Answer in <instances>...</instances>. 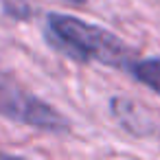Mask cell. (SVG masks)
Listing matches in <instances>:
<instances>
[{"label": "cell", "instance_id": "1", "mask_svg": "<svg viewBox=\"0 0 160 160\" xmlns=\"http://www.w3.org/2000/svg\"><path fill=\"white\" fill-rule=\"evenodd\" d=\"M46 42L81 64L94 62L129 72L132 64L136 62L134 51L116 33L70 13L53 11L46 16Z\"/></svg>", "mask_w": 160, "mask_h": 160}, {"label": "cell", "instance_id": "2", "mask_svg": "<svg viewBox=\"0 0 160 160\" xmlns=\"http://www.w3.org/2000/svg\"><path fill=\"white\" fill-rule=\"evenodd\" d=\"M0 116L46 134H66L70 129V123L62 112L5 77H0Z\"/></svg>", "mask_w": 160, "mask_h": 160}, {"label": "cell", "instance_id": "3", "mask_svg": "<svg viewBox=\"0 0 160 160\" xmlns=\"http://www.w3.org/2000/svg\"><path fill=\"white\" fill-rule=\"evenodd\" d=\"M129 75L136 81H140L142 86L151 88L160 97V55L147 57V59H136L129 68Z\"/></svg>", "mask_w": 160, "mask_h": 160}, {"label": "cell", "instance_id": "4", "mask_svg": "<svg viewBox=\"0 0 160 160\" xmlns=\"http://www.w3.org/2000/svg\"><path fill=\"white\" fill-rule=\"evenodd\" d=\"M64 2H70V5H83L86 0H64Z\"/></svg>", "mask_w": 160, "mask_h": 160}, {"label": "cell", "instance_id": "5", "mask_svg": "<svg viewBox=\"0 0 160 160\" xmlns=\"http://www.w3.org/2000/svg\"><path fill=\"white\" fill-rule=\"evenodd\" d=\"M0 156H7V153H5V151H0Z\"/></svg>", "mask_w": 160, "mask_h": 160}]
</instances>
